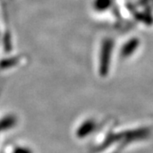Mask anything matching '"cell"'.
<instances>
[{"label":"cell","mask_w":153,"mask_h":153,"mask_svg":"<svg viewBox=\"0 0 153 153\" xmlns=\"http://www.w3.org/2000/svg\"><path fill=\"white\" fill-rule=\"evenodd\" d=\"M18 117L11 111H0V149L5 144L6 136L10 134L18 126Z\"/></svg>","instance_id":"1"},{"label":"cell","mask_w":153,"mask_h":153,"mask_svg":"<svg viewBox=\"0 0 153 153\" xmlns=\"http://www.w3.org/2000/svg\"><path fill=\"white\" fill-rule=\"evenodd\" d=\"M112 42L111 39H105L102 45L100 52V73L101 76H105L109 70L110 58L111 53Z\"/></svg>","instance_id":"2"},{"label":"cell","mask_w":153,"mask_h":153,"mask_svg":"<svg viewBox=\"0 0 153 153\" xmlns=\"http://www.w3.org/2000/svg\"><path fill=\"white\" fill-rule=\"evenodd\" d=\"M94 121L93 120H86L82 123L80 124L79 127H76V131H75V135L77 138H83L86 137L89 133L93 131L94 128Z\"/></svg>","instance_id":"3"},{"label":"cell","mask_w":153,"mask_h":153,"mask_svg":"<svg viewBox=\"0 0 153 153\" xmlns=\"http://www.w3.org/2000/svg\"><path fill=\"white\" fill-rule=\"evenodd\" d=\"M138 46V41L137 40H130L128 43L124 45L123 49L122 50V54L123 56H128L132 54Z\"/></svg>","instance_id":"4"},{"label":"cell","mask_w":153,"mask_h":153,"mask_svg":"<svg viewBox=\"0 0 153 153\" xmlns=\"http://www.w3.org/2000/svg\"><path fill=\"white\" fill-rule=\"evenodd\" d=\"M110 0H95L94 1V8L97 10H105L110 6Z\"/></svg>","instance_id":"5"}]
</instances>
